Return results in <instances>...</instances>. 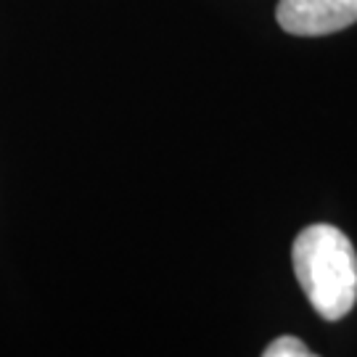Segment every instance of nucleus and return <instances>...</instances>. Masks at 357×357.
<instances>
[{
	"instance_id": "f257e3e1",
	"label": "nucleus",
	"mask_w": 357,
	"mask_h": 357,
	"mask_svg": "<svg viewBox=\"0 0 357 357\" xmlns=\"http://www.w3.org/2000/svg\"><path fill=\"white\" fill-rule=\"evenodd\" d=\"M294 273L312 310L323 320H342L357 302V255L333 225H310L291 249Z\"/></svg>"
},
{
	"instance_id": "f03ea898",
	"label": "nucleus",
	"mask_w": 357,
	"mask_h": 357,
	"mask_svg": "<svg viewBox=\"0 0 357 357\" xmlns=\"http://www.w3.org/2000/svg\"><path fill=\"white\" fill-rule=\"evenodd\" d=\"M357 22V0H281L278 24L289 35L320 38Z\"/></svg>"
},
{
	"instance_id": "7ed1b4c3",
	"label": "nucleus",
	"mask_w": 357,
	"mask_h": 357,
	"mask_svg": "<svg viewBox=\"0 0 357 357\" xmlns=\"http://www.w3.org/2000/svg\"><path fill=\"white\" fill-rule=\"evenodd\" d=\"M265 357H312V349L302 344L299 339H294V336H281L273 344H268Z\"/></svg>"
}]
</instances>
